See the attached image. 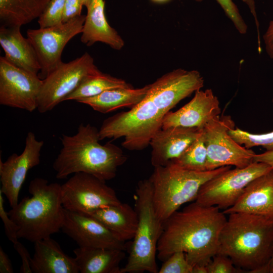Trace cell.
<instances>
[{"mask_svg":"<svg viewBox=\"0 0 273 273\" xmlns=\"http://www.w3.org/2000/svg\"><path fill=\"white\" fill-rule=\"evenodd\" d=\"M197 70L178 68L149 84L148 92L138 104L104 120L99 130L100 140L123 138V147L130 151L145 149L162 128L165 115L180 101L204 86Z\"/></svg>","mask_w":273,"mask_h":273,"instance_id":"6da1fadb","label":"cell"},{"mask_svg":"<svg viewBox=\"0 0 273 273\" xmlns=\"http://www.w3.org/2000/svg\"><path fill=\"white\" fill-rule=\"evenodd\" d=\"M216 206L196 201L173 213L163 224L157 245V257L164 261L183 251L192 266H207L217 253L221 231L227 218Z\"/></svg>","mask_w":273,"mask_h":273,"instance_id":"7a4b0ae2","label":"cell"},{"mask_svg":"<svg viewBox=\"0 0 273 273\" xmlns=\"http://www.w3.org/2000/svg\"><path fill=\"white\" fill-rule=\"evenodd\" d=\"M60 140L62 147L53 165L58 179L84 172L106 181L116 176L127 159L117 146L100 144L99 130L89 124H80L76 134H63Z\"/></svg>","mask_w":273,"mask_h":273,"instance_id":"3957f363","label":"cell"},{"mask_svg":"<svg viewBox=\"0 0 273 273\" xmlns=\"http://www.w3.org/2000/svg\"><path fill=\"white\" fill-rule=\"evenodd\" d=\"M228 215L217 254L248 272L264 273L273 254V220L245 212Z\"/></svg>","mask_w":273,"mask_h":273,"instance_id":"277c9868","label":"cell"},{"mask_svg":"<svg viewBox=\"0 0 273 273\" xmlns=\"http://www.w3.org/2000/svg\"><path fill=\"white\" fill-rule=\"evenodd\" d=\"M28 192L31 196L24 197L8 213L18 226V238L34 243L61 230L64 208L58 183L36 177L30 181Z\"/></svg>","mask_w":273,"mask_h":273,"instance_id":"5b68a950","label":"cell"},{"mask_svg":"<svg viewBox=\"0 0 273 273\" xmlns=\"http://www.w3.org/2000/svg\"><path fill=\"white\" fill-rule=\"evenodd\" d=\"M231 168L195 171L169 162L154 167L149 178L152 187L155 212L163 223L183 204L195 200L201 186L207 181Z\"/></svg>","mask_w":273,"mask_h":273,"instance_id":"8992f818","label":"cell"},{"mask_svg":"<svg viewBox=\"0 0 273 273\" xmlns=\"http://www.w3.org/2000/svg\"><path fill=\"white\" fill-rule=\"evenodd\" d=\"M134 199L138 223L127 261L124 267H121V273H157V245L164 223L155 212L149 179L138 183Z\"/></svg>","mask_w":273,"mask_h":273,"instance_id":"52a82bcc","label":"cell"},{"mask_svg":"<svg viewBox=\"0 0 273 273\" xmlns=\"http://www.w3.org/2000/svg\"><path fill=\"white\" fill-rule=\"evenodd\" d=\"M231 168L205 182L195 201L204 206L227 209L236 203L250 183L273 168L265 163L253 162L244 168Z\"/></svg>","mask_w":273,"mask_h":273,"instance_id":"ba28073f","label":"cell"},{"mask_svg":"<svg viewBox=\"0 0 273 273\" xmlns=\"http://www.w3.org/2000/svg\"><path fill=\"white\" fill-rule=\"evenodd\" d=\"M101 71L87 52L68 63L62 62L46 78L37 99V109L44 113L53 109L87 77Z\"/></svg>","mask_w":273,"mask_h":273,"instance_id":"9c48e42d","label":"cell"},{"mask_svg":"<svg viewBox=\"0 0 273 273\" xmlns=\"http://www.w3.org/2000/svg\"><path fill=\"white\" fill-rule=\"evenodd\" d=\"M235 123L230 116H218L202 129L207 151V170L225 166L245 167L254 162L255 153L238 143L229 133Z\"/></svg>","mask_w":273,"mask_h":273,"instance_id":"30bf717a","label":"cell"},{"mask_svg":"<svg viewBox=\"0 0 273 273\" xmlns=\"http://www.w3.org/2000/svg\"><path fill=\"white\" fill-rule=\"evenodd\" d=\"M105 182L86 173H74L61 185L64 208L89 214L99 208L121 203L115 191Z\"/></svg>","mask_w":273,"mask_h":273,"instance_id":"8fae6325","label":"cell"},{"mask_svg":"<svg viewBox=\"0 0 273 273\" xmlns=\"http://www.w3.org/2000/svg\"><path fill=\"white\" fill-rule=\"evenodd\" d=\"M81 15L59 25L36 29H28L27 36L36 53L41 80L46 78L61 63L63 51L68 41L82 32L85 19Z\"/></svg>","mask_w":273,"mask_h":273,"instance_id":"7c38bea8","label":"cell"},{"mask_svg":"<svg viewBox=\"0 0 273 273\" xmlns=\"http://www.w3.org/2000/svg\"><path fill=\"white\" fill-rule=\"evenodd\" d=\"M42 80L0 57V104L30 112L37 107Z\"/></svg>","mask_w":273,"mask_h":273,"instance_id":"4fadbf2b","label":"cell"},{"mask_svg":"<svg viewBox=\"0 0 273 273\" xmlns=\"http://www.w3.org/2000/svg\"><path fill=\"white\" fill-rule=\"evenodd\" d=\"M43 144V141L37 140L34 133L29 131L21 154L13 153L5 162L0 160V191L6 196L11 208L18 203L19 193L28 171L39 164Z\"/></svg>","mask_w":273,"mask_h":273,"instance_id":"5bb4252c","label":"cell"},{"mask_svg":"<svg viewBox=\"0 0 273 273\" xmlns=\"http://www.w3.org/2000/svg\"><path fill=\"white\" fill-rule=\"evenodd\" d=\"M61 230L80 247L126 249L125 242L119 240L100 221L88 214L64 209Z\"/></svg>","mask_w":273,"mask_h":273,"instance_id":"9a60e30c","label":"cell"},{"mask_svg":"<svg viewBox=\"0 0 273 273\" xmlns=\"http://www.w3.org/2000/svg\"><path fill=\"white\" fill-rule=\"evenodd\" d=\"M219 102L210 88L199 89L193 99L175 112L169 111L165 116L162 128L181 126L203 129L220 113Z\"/></svg>","mask_w":273,"mask_h":273,"instance_id":"2e32d148","label":"cell"},{"mask_svg":"<svg viewBox=\"0 0 273 273\" xmlns=\"http://www.w3.org/2000/svg\"><path fill=\"white\" fill-rule=\"evenodd\" d=\"M201 129L181 126L161 128L150 142L152 166H165L177 158L198 138Z\"/></svg>","mask_w":273,"mask_h":273,"instance_id":"e0dca14e","label":"cell"},{"mask_svg":"<svg viewBox=\"0 0 273 273\" xmlns=\"http://www.w3.org/2000/svg\"><path fill=\"white\" fill-rule=\"evenodd\" d=\"M223 212L248 213L273 220V168L250 183L236 203Z\"/></svg>","mask_w":273,"mask_h":273,"instance_id":"ac0fdd59","label":"cell"},{"mask_svg":"<svg viewBox=\"0 0 273 273\" xmlns=\"http://www.w3.org/2000/svg\"><path fill=\"white\" fill-rule=\"evenodd\" d=\"M86 7L87 13L81 33V41L87 47L101 42L114 50L122 49L124 41L107 20L104 0H90Z\"/></svg>","mask_w":273,"mask_h":273,"instance_id":"d6986e66","label":"cell"},{"mask_svg":"<svg viewBox=\"0 0 273 273\" xmlns=\"http://www.w3.org/2000/svg\"><path fill=\"white\" fill-rule=\"evenodd\" d=\"M0 44L5 59L13 65L38 75L40 66L35 51L19 26L0 27Z\"/></svg>","mask_w":273,"mask_h":273,"instance_id":"ffe728a7","label":"cell"},{"mask_svg":"<svg viewBox=\"0 0 273 273\" xmlns=\"http://www.w3.org/2000/svg\"><path fill=\"white\" fill-rule=\"evenodd\" d=\"M31 267L33 273H78L75 258L70 257L51 237L34 243Z\"/></svg>","mask_w":273,"mask_h":273,"instance_id":"44dd1931","label":"cell"},{"mask_svg":"<svg viewBox=\"0 0 273 273\" xmlns=\"http://www.w3.org/2000/svg\"><path fill=\"white\" fill-rule=\"evenodd\" d=\"M123 250L104 247H80L73 253L79 272L121 273Z\"/></svg>","mask_w":273,"mask_h":273,"instance_id":"7402d4cb","label":"cell"},{"mask_svg":"<svg viewBox=\"0 0 273 273\" xmlns=\"http://www.w3.org/2000/svg\"><path fill=\"white\" fill-rule=\"evenodd\" d=\"M88 215L100 221L121 241L125 242L133 239L138 217L134 208L129 204L121 203L105 206Z\"/></svg>","mask_w":273,"mask_h":273,"instance_id":"603a6c76","label":"cell"},{"mask_svg":"<svg viewBox=\"0 0 273 273\" xmlns=\"http://www.w3.org/2000/svg\"><path fill=\"white\" fill-rule=\"evenodd\" d=\"M149 84L141 88H116L79 101L101 113H108L123 107L132 108L141 102L146 96Z\"/></svg>","mask_w":273,"mask_h":273,"instance_id":"cb8c5ba5","label":"cell"},{"mask_svg":"<svg viewBox=\"0 0 273 273\" xmlns=\"http://www.w3.org/2000/svg\"><path fill=\"white\" fill-rule=\"evenodd\" d=\"M51 0H0L1 26H19L38 18Z\"/></svg>","mask_w":273,"mask_h":273,"instance_id":"d4e9b609","label":"cell"},{"mask_svg":"<svg viewBox=\"0 0 273 273\" xmlns=\"http://www.w3.org/2000/svg\"><path fill=\"white\" fill-rule=\"evenodd\" d=\"M133 87L124 80L102 72L87 77L64 101L80 100L97 96L102 93L116 88Z\"/></svg>","mask_w":273,"mask_h":273,"instance_id":"484cf974","label":"cell"},{"mask_svg":"<svg viewBox=\"0 0 273 273\" xmlns=\"http://www.w3.org/2000/svg\"><path fill=\"white\" fill-rule=\"evenodd\" d=\"M207 151L202 129L198 138L177 158L172 160L176 165L189 170L206 171Z\"/></svg>","mask_w":273,"mask_h":273,"instance_id":"4316f807","label":"cell"},{"mask_svg":"<svg viewBox=\"0 0 273 273\" xmlns=\"http://www.w3.org/2000/svg\"><path fill=\"white\" fill-rule=\"evenodd\" d=\"M229 134L239 144L247 149L261 146L266 151L273 150V131L261 134L251 133L239 128L229 130Z\"/></svg>","mask_w":273,"mask_h":273,"instance_id":"83f0119b","label":"cell"},{"mask_svg":"<svg viewBox=\"0 0 273 273\" xmlns=\"http://www.w3.org/2000/svg\"><path fill=\"white\" fill-rule=\"evenodd\" d=\"M65 2V0H51L38 18L40 28L53 27L62 23Z\"/></svg>","mask_w":273,"mask_h":273,"instance_id":"f1b7e54d","label":"cell"},{"mask_svg":"<svg viewBox=\"0 0 273 273\" xmlns=\"http://www.w3.org/2000/svg\"><path fill=\"white\" fill-rule=\"evenodd\" d=\"M159 273H193V266L183 251L173 253L164 261Z\"/></svg>","mask_w":273,"mask_h":273,"instance_id":"f546056e","label":"cell"},{"mask_svg":"<svg viewBox=\"0 0 273 273\" xmlns=\"http://www.w3.org/2000/svg\"><path fill=\"white\" fill-rule=\"evenodd\" d=\"M208 273H241L243 269L234 264L228 256L216 254L207 265Z\"/></svg>","mask_w":273,"mask_h":273,"instance_id":"4dcf8cb0","label":"cell"},{"mask_svg":"<svg viewBox=\"0 0 273 273\" xmlns=\"http://www.w3.org/2000/svg\"><path fill=\"white\" fill-rule=\"evenodd\" d=\"M226 15L232 21L238 31L241 34L246 33L248 26L241 16L239 9L233 0H216Z\"/></svg>","mask_w":273,"mask_h":273,"instance_id":"1f68e13d","label":"cell"},{"mask_svg":"<svg viewBox=\"0 0 273 273\" xmlns=\"http://www.w3.org/2000/svg\"><path fill=\"white\" fill-rule=\"evenodd\" d=\"M3 194L0 191V217L4 223L6 235L13 244L18 241V226L4 208Z\"/></svg>","mask_w":273,"mask_h":273,"instance_id":"d6a6232c","label":"cell"},{"mask_svg":"<svg viewBox=\"0 0 273 273\" xmlns=\"http://www.w3.org/2000/svg\"><path fill=\"white\" fill-rule=\"evenodd\" d=\"M83 6L80 0H65L62 23H66L75 17L80 16Z\"/></svg>","mask_w":273,"mask_h":273,"instance_id":"836d02e7","label":"cell"},{"mask_svg":"<svg viewBox=\"0 0 273 273\" xmlns=\"http://www.w3.org/2000/svg\"><path fill=\"white\" fill-rule=\"evenodd\" d=\"M14 248L20 255L22 264L20 266V272L32 273L31 267V257L27 248L19 241L13 244Z\"/></svg>","mask_w":273,"mask_h":273,"instance_id":"e575fe53","label":"cell"},{"mask_svg":"<svg viewBox=\"0 0 273 273\" xmlns=\"http://www.w3.org/2000/svg\"><path fill=\"white\" fill-rule=\"evenodd\" d=\"M263 39L267 55L270 59H273V19L269 23L263 36Z\"/></svg>","mask_w":273,"mask_h":273,"instance_id":"d590c367","label":"cell"},{"mask_svg":"<svg viewBox=\"0 0 273 273\" xmlns=\"http://www.w3.org/2000/svg\"><path fill=\"white\" fill-rule=\"evenodd\" d=\"M14 270L8 255L0 247V273H13Z\"/></svg>","mask_w":273,"mask_h":273,"instance_id":"8d00e7d4","label":"cell"},{"mask_svg":"<svg viewBox=\"0 0 273 273\" xmlns=\"http://www.w3.org/2000/svg\"><path fill=\"white\" fill-rule=\"evenodd\" d=\"M244 3H245L248 6L249 9H250V12L252 14L255 25L256 26L257 32V39H258V51H261V40H260V35L259 31V21L257 16V13L256 12V7L254 0H242Z\"/></svg>","mask_w":273,"mask_h":273,"instance_id":"74e56055","label":"cell"},{"mask_svg":"<svg viewBox=\"0 0 273 273\" xmlns=\"http://www.w3.org/2000/svg\"><path fill=\"white\" fill-rule=\"evenodd\" d=\"M254 162L265 163L273 168V150L266 151L259 154H256Z\"/></svg>","mask_w":273,"mask_h":273,"instance_id":"f35d334b","label":"cell"},{"mask_svg":"<svg viewBox=\"0 0 273 273\" xmlns=\"http://www.w3.org/2000/svg\"><path fill=\"white\" fill-rule=\"evenodd\" d=\"M193 273H208L207 267L204 265L194 266Z\"/></svg>","mask_w":273,"mask_h":273,"instance_id":"ab89813d","label":"cell"},{"mask_svg":"<svg viewBox=\"0 0 273 273\" xmlns=\"http://www.w3.org/2000/svg\"><path fill=\"white\" fill-rule=\"evenodd\" d=\"M264 273H273V254Z\"/></svg>","mask_w":273,"mask_h":273,"instance_id":"60d3db41","label":"cell"},{"mask_svg":"<svg viewBox=\"0 0 273 273\" xmlns=\"http://www.w3.org/2000/svg\"><path fill=\"white\" fill-rule=\"evenodd\" d=\"M80 1L83 4V6L86 7L88 5L90 0H80Z\"/></svg>","mask_w":273,"mask_h":273,"instance_id":"b9f144b4","label":"cell"},{"mask_svg":"<svg viewBox=\"0 0 273 273\" xmlns=\"http://www.w3.org/2000/svg\"><path fill=\"white\" fill-rule=\"evenodd\" d=\"M155 2H157V3H162V2H166L168 0H152Z\"/></svg>","mask_w":273,"mask_h":273,"instance_id":"7bdbcfd3","label":"cell"},{"mask_svg":"<svg viewBox=\"0 0 273 273\" xmlns=\"http://www.w3.org/2000/svg\"><path fill=\"white\" fill-rule=\"evenodd\" d=\"M194 1H196V2H202L203 0H194Z\"/></svg>","mask_w":273,"mask_h":273,"instance_id":"ee69618b","label":"cell"},{"mask_svg":"<svg viewBox=\"0 0 273 273\" xmlns=\"http://www.w3.org/2000/svg\"><path fill=\"white\" fill-rule=\"evenodd\" d=\"M272 102H273V100H272Z\"/></svg>","mask_w":273,"mask_h":273,"instance_id":"f6af8a7d","label":"cell"}]
</instances>
